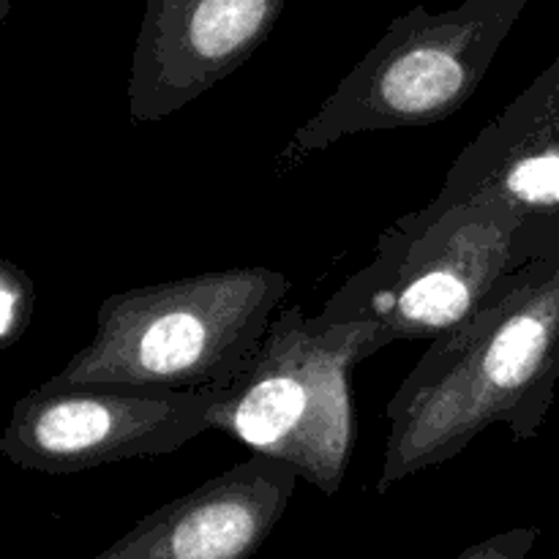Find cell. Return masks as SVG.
Listing matches in <instances>:
<instances>
[{
  "mask_svg": "<svg viewBox=\"0 0 559 559\" xmlns=\"http://www.w3.org/2000/svg\"><path fill=\"white\" fill-rule=\"evenodd\" d=\"M559 360V267L513 273L473 317L431 342L388 402L377 495L451 462L491 424L533 437Z\"/></svg>",
  "mask_w": 559,
  "mask_h": 559,
  "instance_id": "6da1fadb",
  "label": "cell"
},
{
  "mask_svg": "<svg viewBox=\"0 0 559 559\" xmlns=\"http://www.w3.org/2000/svg\"><path fill=\"white\" fill-rule=\"evenodd\" d=\"M33 314V284L22 267L0 260V347H11L25 333Z\"/></svg>",
  "mask_w": 559,
  "mask_h": 559,
  "instance_id": "9c48e42d",
  "label": "cell"
},
{
  "mask_svg": "<svg viewBox=\"0 0 559 559\" xmlns=\"http://www.w3.org/2000/svg\"><path fill=\"white\" fill-rule=\"evenodd\" d=\"M289 278L271 267H229L145 284L102 300L96 333L52 382L142 391L224 388L249 366Z\"/></svg>",
  "mask_w": 559,
  "mask_h": 559,
  "instance_id": "7a4b0ae2",
  "label": "cell"
},
{
  "mask_svg": "<svg viewBox=\"0 0 559 559\" xmlns=\"http://www.w3.org/2000/svg\"><path fill=\"white\" fill-rule=\"evenodd\" d=\"M218 391L167 393L49 380L14 404L0 453L16 467L44 475L169 456L211 431L207 413Z\"/></svg>",
  "mask_w": 559,
  "mask_h": 559,
  "instance_id": "8992f818",
  "label": "cell"
},
{
  "mask_svg": "<svg viewBox=\"0 0 559 559\" xmlns=\"http://www.w3.org/2000/svg\"><path fill=\"white\" fill-rule=\"evenodd\" d=\"M374 353L371 322L322 325L300 306L278 309L249 366L218 391L211 431L289 464L300 480L336 497L355 445L353 371Z\"/></svg>",
  "mask_w": 559,
  "mask_h": 559,
  "instance_id": "3957f363",
  "label": "cell"
},
{
  "mask_svg": "<svg viewBox=\"0 0 559 559\" xmlns=\"http://www.w3.org/2000/svg\"><path fill=\"white\" fill-rule=\"evenodd\" d=\"M530 0H464L431 14L413 5L295 131L287 156L325 151L353 134L420 129L451 118L484 82Z\"/></svg>",
  "mask_w": 559,
  "mask_h": 559,
  "instance_id": "5b68a950",
  "label": "cell"
},
{
  "mask_svg": "<svg viewBox=\"0 0 559 559\" xmlns=\"http://www.w3.org/2000/svg\"><path fill=\"white\" fill-rule=\"evenodd\" d=\"M11 14V0H0V22Z\"/></svg>",
  "mask_w": 559,
  "mask_h": 559,
  "instance_id": "8fae6325",
  "label": "cell"
},
{
  "mask_svg": "<svg viewBox=\"0 0 559 559\" xmlns=\"http://www.w3.org/2000/svg\"><path fill=\"white\" fill-rule=\"evenodd\" d=\"M298 480L289 464L251 453L91 559H251L287 513Z\"/></svg>",
  "mask_w": 559,
  "mask_h": 559,
  "instance_id": "ba28073f",
  "label": "cell"
},
{
  "mask_svg": "<svg viewBox=\"0 0 559 559\" xmlns=\"http://www.w3.org/2000/svg\"><path fill=\"white\" fill-rule=\"evenodd\" d=\"M287 0H145L131 55V123H153L240 69L273 33Z\"/></svg>",
  "mask_w": 559,
  "mask_h": 559,
  "instance_id": "52a82bcc",
  "label": "cell"
},
{
  "mask_svg": "<svg viewBox=\"0 0 559 559\" xmlns=\"http://www.w3.org/2000/svg\"><path fill=\"white\" fill-rule=\"evenodd\" d=\"M538 530L535 527H516L508 533H497L491 538L478 540V544L467 546L451 559H527L533 551L535 540H538Z\"/></svg>",
  "mask_w": 559,
  "mask_h": 559,
  "instance_id": "30bf717a",
  "label": "cell"
},
{
  "mask_svg": "<svg viewBox=\"0 0 559 559\" xmlns=\"http://www.w3.org/2000/svg\"><path fill=\"white\" fill-rule=\"evenodd\" d=\"M527 224L491 197L409 213L382 235L374 260L314 320L371 322L380 349L409 338L435 342L522 271Z\"/></svg>",
  "mask_w": 559,
  "mask_h": 559,
  "instance_id": "277c9868",
  "label": "cell"
}]
</instances>
